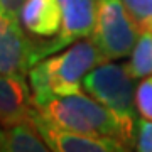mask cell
<instances>
[{
    "instance_id": "1",
    "label": "cell",
    "mask_w": 152,
    "mask_h": 152,
    "mask_svg": "<svg viewBox=\"0 0 152 152\" xmlns=\"http://www.w3.org/2000/svg\"><path fill=\"white\" fill-rule=\"evenodd\" d=\"M103 61L96 44L86 37L58 51V54L46 56L29 69L32 102L41 103L51 96L78 93L83 78Z\"/></svg>"
},
{
    "instance_id": "2",
    "label": "cell",
    "mask_w": 152,
    "mask_h": 152,
    "mask_svg": "<svg viewBox=\"0 0 152 152\" xmlns=\"http://www.w3.org/2000/svg\"><path fill=\"white\" fill-rule=\"evenodd\" d=\"M134 76L127 64H117L113 61H103L93 68L83 78V90L107 107L117 118L124 142L127 147H134L137 124L135 88Z\"/></svg>"
},
{
    "instance_id": "3",
    "label": "cell",
    "mask_w": 152,
    "mask_h": 152,
    "mask_svg": "<svg viewBox=\"0 0 152 152\" xmlns=\"http://www.w3.org/2000/svg\"><path fill=\"white\" fill-rule=\"evenodd\" d=\"M34 108L44 118L63 129L86 135L112 137L125 145L122 129L113 113L88 93L85 95L78 91L63 96H51L41 103H34Z\"/></svg>"
},
{
    "instance_id": "4",
    "label": "cell",
    "mask_w": 152,
    "mask_h": 152,
    "mask_svg": "<svg viewBox=\"0 0 152 152\" xmlns=\"http://www.w3.org/2000/svg\"><path fill=\"white\" fill-rule=\"evenodd\" d=\"M140 29L122 0H96L91 41L105 61L130 56Z\"/></svg>"
},
{
    "instance_id": "5",
    "label": "cell",
    "mask_w": 152,
    "mask_h": 152,
    "mask_svg": "<svg viewBox=\"0 0 152 152\" xmlns=\"http://www.w3.org/2000/svg\"><path fill=\"white\" fill-rule=\"evenodd\" d=\"M61 4V29L51 41L36 44L34 61L44 59L80 39L90 37L95 27L96 0H59Z\"/></svg>"
},
{
    "instance_id": "6",
    "label": "cell",
    "mask_w": 152,
    "mask_h": 152,
    "mask_svg": "<svg viewBox=\"0 0 152 152\" xmlns=\"http://www.w3.org/2000/svg\"><path fill=\"white\" fill-rule=\"evenodd\" d=\"M31 122L39 130L49 151L54 152H120L127 151V147L117 139L112 137H96L86 135L80 132H73L63 129L59 125L44 118L37 110L34 108L31 113Z\"/></svg>"
},
{
    "instance_id": "7",
    "label": "cell",
    "mask_w": 152,
    "mask_h": 152,
    "mask_svg": "<svg viewBox=\"0 0 152 152\" xmlns=\"http://www.w3.org/2000/svg\"><path fill=\"white\" fill-rule=\"evenodd\" d=\"M36 42L24 32L19 17L0 12V75L26 76L36 64Z\"/></svg>"
},
{
    "instance_id": "8",
    "label": "cell",
    "mask_w": 152,
    "mask_h": 152,
    "mask_svg": "<svg viewBox=\"0 0 152 152\" xmlns=\"http://www.w3.org/2000/svg\"><path fill=\"white\" fill-rule=\"evenodd\" d=\"M34 110L32 91L26 76L0 75V125L26 122Z\"/></svg>"
},
{
    "instance_id": "9",
    "label": "cell",
    "mask_w": 152,
    "mask_h": 152,
    "mask_svg": "<svg viewBox=\"0 0 152 152\" xmlns=\"http://www.w3.org/2000/svg\"><path fill=\"white\" fill-rule=\"evenodd\" d=\"M61 19L59 0H26L19 12L22 27L41 39L54 37L61 29Z\"/></svg>"
},
{
    "instance_id": "10",
    "label": "cell",
    "mask_w": 152,
    "mask_h": 152,
    "mask_svg": "<svg viewBox=\"0 0 152 152\" xmlns=\"http://www.w3.org/2000/svg\"><path fill=\"white\" fill-rule=\"evenodd\" d=\"M49 147L31 120L4 127L2 152H46Z\"/></svg>"
},
{
    "instance_id": "11",
    "label": "cell",
    "mask_w": 152,
    "mask_h": 152,
    "mask_svg": "<svg viewBox=\"0 0 152 152\" xmlns=\"http://www.w3.org/2000/svg\"><path fill=\"white\" fill-rule=\"evenodd\" d=\"M134 78L152 75V29H140L137 42L130 53V61L125 63Z\"/></svg>"
},
{
    "instance_id": "12",
    "label": "cell",
    "mask_w": 152,
    "mask_h": 152,
    "mask_svg": "<svg viewBox=\"0 0 152 152\" xmlns=\"http://www.w3.org/2000/svg\"><path fill=\"white\" fill-rule=\"evenodd\" d=\"M135 107L142 118L152 120V75L145 76L135 88Z\"/></svg>"
},
{
    "instance_id": "13",
    "label": "cell",
    "mask_w": 152,
    "mask_h": 152,
    "mask_svg": "<svg viewBox=\"0 0 152 152\" xmlns=\"http://www.w3.org/2000/svg\"><path fill=\"white\" fill-rule=\"evenodd\" d=\"M139 29H152V0H122Z\"/></svg>"
},
{
    "instance_id": "14",
    "label": "cell",
    "mask_w": 152,
    "mask_h": 152,
    "mask_svg": "<svg viewBox=\"0 0 152 152\" xmlns=\"http://www.w3.org/2000/svg\"><path fill=\"white\" fill-rule=\"evenodd\" d=\"M134 149L139 152H152V120L137 118Z\"/></svg>"
},
{
    "instance_id": "15",
    "label": "cell",
    "mask_w": 152,
    "mask_h": 152,
    "mask_svg": "<svg viewBox=\"0 0 152 152\" xmlns=\"http://www.w3.org/2000/svg\"><path fill=\"white\" fill-rule=\"evenodd\" d=\"M24 2L26 0H0V12L7 14V15L19 17V12H20Z\"/></svg>"
},
{
    "instance_id": "16",
    "label": "cell",
    "mask_w": 152,
    "mask_h": 152,
    "mask_svg": "<svg viewBox=\"0 0 152 152\" xmlns=\"http://www.w3.org/2000/svg\"><path fill=\"white\" fill-rule=\"evenodd\" d=\"M2 137H4V127L0 125V152H2Z\"/></svg>"
}]
</instances>
